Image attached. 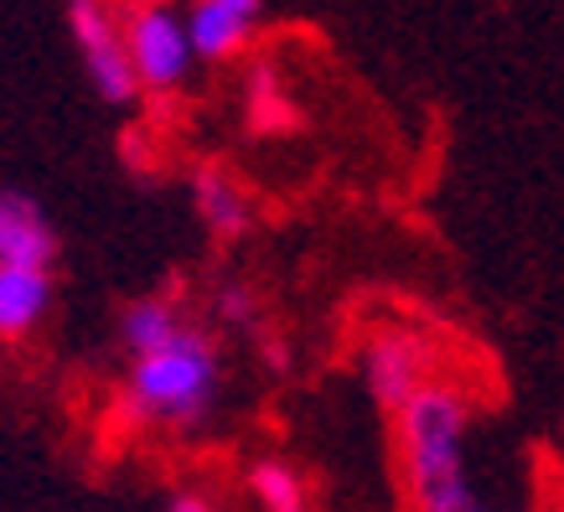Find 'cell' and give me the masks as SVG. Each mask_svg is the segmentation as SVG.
I'll use <instances>...</instances> for the list:
<instances>
[{
	"mask_svg": "<svg viewBox=\"0 0 564 512\" xmlns=\"http://www.w3.org/2000/svg\"><path fill=\"white\" fill-rule=\"evenodd\" d=\"M399 466L414 512H481L466 471L471 445V399L456 383L430 378L399 404Z\"/></svg>",
	"mask_w": 564,
	"mask_h": 512,
	"instance_id": "obj_1",
	"label": "cell"
},
{
	"mask_svg": "<svg viewBox=\"0 0 564 512\" xmlns=\"http://www.w3.org/2000/svg\"><path fill=\"white\" fill-rule=\"evenodd\" d=\"M223 389V358L213 337L197 326H182L172 341L151 352H135V368L124 378V414L135 425H203Z\"/></svg>",
	"mask_w": 564,
	"mask_h": 512,
	"instance_id": "obj_2",
	"label": "cell"
},
{
	"mask_svg": "<svg viewBox=\"0 0 564 512\" xmlns=\"http://www.w3.org/2000/svg\"><path fill=\"white\" fill-rule=\"evenodd\" d=\"M124 21V47L135 63L140 94H176L192 73V42L187 17L176 11V0H130L120 11Z\"/></svg>",
	"mask_w": 564,
	"mask_h": 512,
	"instance_id": "obj_3",
	"label": "cell"
},
{
	"mask_svg": "<svg viewBox=\"0 0 564 512\" xmlns=\"http://www.w3.org/2000/svg\"><path fill=\"white\" fill-rule=\"evenodd\" d=\"M68 36L94 94L115 109H130L140 99V78L130 63V47H124L120 6L115 0H68Z\"/></svg>",
	"mask_w": 564,
	"mask_h": 512,
	"instance_id": "obj_4",
	"label": "cell"
},
{
	"mask_svg": "<svg viewBox=\"0 0 564 512\" xmlns=\"http://www.w3.org/2000/svg\"><path fill=\"white\" fill-rule=\"evenodd\" d=\"M362 383L378 399V410H399L420 383L435 373V347L420 331H373L362 341Z\"/></svg>",
	"mask_w": 564,
	"mask_h": 512,
	"instance_id": "obj_5",
	"label": "cell"
},
{
	"mask_svg": "<svg viewBox=\"0 0 564 512\" xmlns=\"http://www.w3.org/2000/svg\"><path fill=\"white\" fill-rule=\"evenodd\" d=\"M187 42L197 63H228L254 42L264 21V0H192L187 11Z\"/></svg>",
	"mask_w": 564,
	"mask_h": 512,
	"instance_id": "obj_6",
	"label": "cell"
},
{
	"mask_svg": "<svg viewBox=\"0 0 564 512\" xmlns=\"http://www.w3.org/2000/svg\"><path fill=\"white\" fill-rule=\"evenodd\" d=\"M0 264H57V228L32 192L0 187Z\"/></svg>",
	"mask_w": 564,
	"mask_h": 512,
	"instance_id": "obj_7",
	"label": "cell"
},
{
	"mask_svg": "<svg viewBox=\"0 0 564 512\" xmlns=\"http://www.w3.org/2000/svg\"><path fill=\"white\" fill-rule=\"evenodd\" d=\"M192 207H197V222L223 243L243 239V233L254 228L249 192H243L239 176L228 166H218V161H203V166L192 171Z\"/></svg>",
	"mask_w": 564,
	"mask_h": 512,
	"instance_id": "obj_8",
	"label": "cell"
},
{
	"mask_svg": "<svg viewBox=\"0 0 564 512\" xmlns=\"http://www.w3.org/2000/svg\"><path fill=\"white\" fill-rule=\"evenodd\" d=\"M52 311V270L0 264V341L32 337V326Z\"/></svg>",
	"mask_w": 564,
	"mask_h": 512,
	"instance_id": "obj_9",
	"label": "cell"
},
{
	"mask_svg": "<svg viewBox=\"0 0 564 512\" xmlns=\"http://www.w3.org/2000/svg\"><path fill=\"white\" fill-rule=\"evenodd\" d=\"M182 326L187 322H182V311H176L166 295H140V301H130V306L120 311V341L130 352H151L161 341H172Z\"/></svg>",
	"mask_w": 564,
	"mask_h": 512,
	"instance_id": "obj_10",
	"label": "cell"
},
{
	"mask_svg": "<svg viewBox=\"0 0 564 512\" xmlns=\"http://www.w3.org/2000/svg\"><path fill=\"white\" fill-rule=\"evenodd\" d=\"M249 487H254L264 512H311L306 481H301V471L285 461H259L254 471H249Z\"/></svg>",
	"mask_w": 564,
	"mask_h": 512,
	"instance_id": "obj_11",
	"label": "cell"
},
{
	"mask_svg": "<svg viewBox=\"0 0 564 512\" xmlns=\"http://www.w3.org/2000/svg\"><path fill=\"white\" fill-rule=\"evenodd\" d=\"M213 311H218L223 326H249L259 316V301L249 285H223V291L213 295Z\"/></svg>",
	"mask_w": 564,
	"mask_h": 512,
	"instance_id": "obj_12",
	"label": "cell"
},
{
	"mask_svg": "<svg viewBox=\"0 0 564 512\" xmlns=\"http://www.w3.org/2000/svg\"><path fill=\"white\" fill-rule=\"evenodd\" d=\"M166 512H218L207 497H197V492H182V497H172V508Z\"/></svg>",
	"mask_w": 564,
	"mask_h": 512,
	"instance_id": "obj_13",
	"label": "cell"
},
{
	"mask_svg": "<svg viewBox=\"0 0 564 512\" xmlns=\"http://www.w3.org/2000/svg\"><path fill=\"white\" fill-rule=\"evenodd\" d=\"M264 362H270L274 373H280V368L291 362V352H285V341H264Z\"/></svg>",
	"mask_w": 564,
	"mask_h": 512,
	"instance_id": "obj_14",
	"label": "cell"
},
{
	"mask_svg": "<svg viewBox=\"0 0 564 512\" xmlns=\"http://www.w3.org/2000/svg\"><path fill=\"white\" fill-rule=\"evenodd\" d=\"M481 512H508V508H487V502H481Z\"/></svg>",
	"mask_w": 564,
	"mask_h": 512,
	"instance_id": "obj_15",
	"label": "cell"
}]
</instances>
